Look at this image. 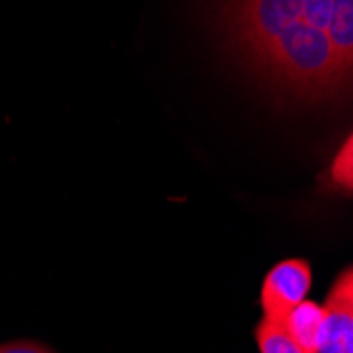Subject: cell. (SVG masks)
Instances as JSON below:
<instances>
[{"instance_id":"5","label":"cell","mask_w":353,"mask_h":353,"mask_svg":"<svg viewBox=\"0 0 353 353\" xmlns=\"http://www.w3.org/2000/svg\"><path fill=\"white\" fill-rule=\"evenodd\" d=\"M322 324H324V309L322 305H317L313 301H303L299 303L290 315L285 317V330L290 332V336L307 351L315 353L319 345V334H322Z\"/></svg>"},{"instance_id":"1","label":"cell","mask_w":353,"mask_h":353,"mask_svg":"<svg viewBox=\"0 0 353 353\" xmlns=\"http://www.w3.org/2000/svg\"><path fill=\"white\" fill-rule=\"evenodd\" d=\"M231 47L281 89L303 98L349 91L328 43L330 0H227Z\"/></svg>"},{"instance_id":"4","label":"cell","mask_w":353,"mask_h":353,"mask_svg":"<svg viewBox=\"0 0 353 353\" xmlns=\"http://www.w3.org/2000/svg\"><path fill=\"white\" fill-rule=\"evenodd\" d=\"M328 43L341 79L351 85L353 68V0H330Z\"/></svg>"},{"instance_id":"7","label":"cell","mask_w":353,"mask_h":353,"mask_svg":"<svg viewBox=\"0 0 353 353\" xmlns=\"http://www.w3.org/2000/svg\"><path fill=\"white\" fill-rule=\"evenodd\" d=\"M330 178L339 188H345L347 192H351V188H353V144H351V136L345 140V144L341 146V150L334 157V161L330 165Z\"/></svg>"},{"instance_id":"8","label":"cell","mask_w":353,"mask_h":353,"mask_svg":"<svg viewBox=\"0 0 353 353\" xmlns=\"http://www.w3.org/2000/svg\"><path fill=\"white\" fill-rule=\"evenodd\" d=\"M0 353H55V351L34 341H13V343L0 345Z\"/></svg>"},{"instance_id":"6","label":"cell","mask_w":353,"mask_h":353,"mask_svg":"<svg viewBox=\"0 0 353 353\" xmlns=\"http://www.w3.org/2000/svg\"><path fill=\"white\" fill-rule=\"evenodd\" d=\"M256 343H259L261 353H307L285 330L281 322L263 317V322L256 326Z\"/></svg>"},{"instance_id":"3","label":"cell","mask_w":353,"mask_h":353,"mask_svg":"<svg viewBox=\"0 0 353 353\" xmlns=\"http://www.w3.org/2000/svg\"><path fill=\"white\" fill-rule=\"evenodd\" d=\"M315 353H353V271L347 267L332 283Z\"/></svg>"},{"instance_id":"2","label":"cell","mask_w":353,"mask_h":353,"mask_svg":"<svg viewBox=\"0 0 353 353\" xmlns=\"http://www.w3.org/2000/svg\"><path fill=\"white\" fill-rule=\"evenodd\" d=\"M309 288L311 267L307 261L290 259L275 265L267 273L261 290V305L265 317L283 324L290 311L307 299Z\"/></svg>"}]
</instances>
